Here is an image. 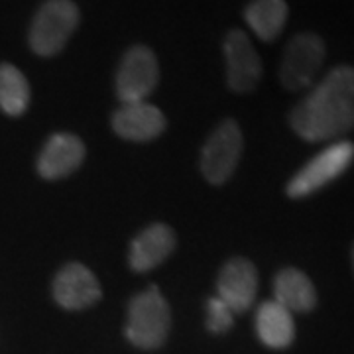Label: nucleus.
Listing matches in <instances>:
<instances>
[{"label":"nucleus","mask_w":354,"mask_h":354,"mask_svg":"<svg viewBox=\"0 0 354 354\" xmlns=\"http://www.w3.org/2000/svg\"><path fill=\"white\" fill-rule=\"evenodd\" d=\"M256 333L266 346L288 348L295 339L293 313L274 299L264 301L256 311Z\"/></svg>","instance_id":"obj_15"},{"label":"nucleus","mask_w":354,"mask_h":354,"mask_svg":"<svg viewBox=\"0 0 354 354\" xmlns=\"http://www.w3.org/2000/svg\"><path fill=\"white\" fill-rule=\"evenodd\" d=\"M234 323V311L228 307L218 295L211 297L207 301V327L211 333L221 335V333H227Z\"/></svg>","instance_id":"obj_18"},{"label":"nucleus","mask_w":354,"mask_h":354,"mask_svg":"<svg viewBox=\"0 0 354 354\" xmlns=\"http://www.w3.org/2000/svg\"><path fill=\"white\" fill-rule=\"evenodd\" d=\"M113 128L120 138L150 142L165 130V116L150 102H127L113 114Z\"/></svg>","instance_id":"obj_11"},{"label":"nucleus","mask_w":354,"mask_h":354,"mask_svg":"<svg viewBox=\"0 0 354 354\" xmlns=\"http://www.w3.org/2000/svg\"><path fill=\"white\" fill-rule=\"evenodd\" d=\"M288 14L286 0H252L244 10V20L262 41H272L281 34Z\"/></svg>","instance_id":"obj_16"},{"label":"nucleus","mask_w":354,"mask_h":354,"mask_svg":"<svg viewBox=\"0 0 354 354\" xmlns=\"http://www.w3.org/2000/svg\"><path fill=\"white\" fill-rule=\"evenodd\" d=\"M354 162V144L348 140H337L319 152L291 177L288 183V195L291 199H304L313 195L321 187L329 185L337 177L342 176Z\"/></svg>","instance_id":"obj_4"},{"label":"nucleus","mask_w":354,"mask_h":354,"mask_svg":"<svg viewBox=\"0 0 354 354\" xmlns=\"http://www.w3.org/2000/svg\"><path fill=\"white\" fill-rule=\"evenodd\" d=\"M79 8L73 0H46L32 20L28 41L39 57H53L67 46L79 26Z\"/></svg>","instance_id":"obj_3"},{"label":"nucleus","mask_w":354,"mask_h":354,"mask_svg":"<svg viewBox=\"0 0 354 354\" xmlns=\"http://www.w3.org/2000/svg\"><path fill=\"white\" fill-rule=\"evenodd\" d=\"M325 62V41L313 32H301L286 46L279 81L288 91H304L311 87Z\"/></svg>","instance_id":"obj_5"},{"label":"nucleus","mask_w":354,"mask_h":354,"mask_svg":"<svg viewBox=\"0 0 354 354\" xmlns=\"http://www.w3.org/2000/svg\"><path fill=\"white\" fill-rule=\"evenodd\" d=\"M53 297L69 311H81L101 299V286L95 274L83 264L64 266L53 279Z\"/></svg>","instance_id":"obj_9"},{"label":"nucleus","mask_w":354,"mask_h":354,"mask_svg":"<svg viewBox=\"0 0 354 354\" xmlns=\"http://www.w3.org/2000/svg\"><path fill=\"white\" fill-rule=\"evenodd\" d=\"M176 248V232L164 223L146 227L130 244L128 262L136 272H150L165 262Z\"/></svg>","instance_id":"obj_13"},{"label":"nucleus","mask_w":354,"mask_h":354,"mask_svg":"<svg viewBox=\"0 0 354 354\" xmlns=\"http://www.w3.org/2000/svg\"><path fill=\"white\" fill-rule=\"evenodd\" d=\"M160 81L158 57L146 46H134L124 53L116 71V95L127 102L146 101Z\"/></svg>","instance_id":"obj_6"},{"label":"nucleus","mask_w":354,"mask_h":354,"mask_svg":"<svg viewBox=\"0 0 354 354\" xmlns=\"http://www.w3.org/2000/svg\"><path fill=\"white\" fill-rule=\"evenodd\" d=\"M85 160V144L75 134H53L38 158V171L44 179L71 176Z\"/></svg>","instance_id":"obj_12"},{"label":"nucleus","mask_w":354,"mask_h":354,"mask_svg":"<svg viewBox=\"0 0 354 354\" xmlns=\"http://www.w3.org/2000/svg\"><path fill=\"white\" fill-rule=\"evenodd\" d=\"M30 106V85L26 75L12 64H0V111L22 116Z\"/></svg>","instance_id":"obj_17"},{"label":"nucleus","mask_w":354,"mask_h":354,"mask_svg":"<svg viewBox=\"0 0 354 354\" xmlns=\"http://www.w3.org/2000/svg\"><path fill=\"white\" fill-rule=\"evenodd\" d=\"M290 127L307 142L337 140L354 130V67L339 65L290 113Z\"/></svg>","instance_id":"obj_1"},{"label":"nucleus","mask_w":354,"mask_h":354,"mask_svg":"<svg viewBox=\"0 0 354 354\" xmlns=\"http://www.w3.org/2000/svg\"><path fill=\"white\" fill-rule=\"evenodd\" d=\"M242 156V130L234 120H225L205 142L201 171L207 181L221 185L234 174Z\"/></svg>","instance_id":"obj_7"},{"label":"nucleus","mask_w":354,"mask_h":354,"mask_svg":"<svg viewBox=\"0 0 354 354\" xmlns=\"http://www.w3.org/2000/svg\"><path fill=\"white\" fill-rule=\"evenodd\" d=\"M353 268H354V248H353Z\"/></svg>","instance_id":"obj_19"},{"label":"nucleus","mask_w":354,"mask_h":354,"mask_svg":"<svg viewBox=\"0 0 354 354\" xmlns=\"http://www.w3.org/2000/svg\"><path fill=\"white\" fill-rule=\"evenodd\" d=\"M274 301L291 313H307L317 305L315 286L301 270L283 268L274 278Z\"/></svg>","instance_id":"obj_14"},{"label":"nucleus","mask_w":354,"mask_h":354,"mask_svg":"<svg viewBox=\"0 0 354 354\" xmlns=\"http://www.w3.org/2000/svg\"><path fill=\"white\" fill-rule=\"evenodd\" d=\"M256 293H258V272L252 262L246 258L228 260L218 274L216 295L234 313H242L252 307L256 301Z\"/></svg>","instance_id":"obj_10"},{"label":"nucleus","mask_w":354,"mask_h":354,"mask_svg":"<svg viewBox=\"0 0 354 354\" xmlns=\"http://www.w3.org/2000/svg\"><path fill=\"white\" fill-rule=\"evenodd\" d=\"M171 327V309L156 286L140 291L128 304L124 335L134 346L153 351L162 346Z\"/></svg>","instance_id":"obj_2"},{"label":"nucleus","mask_w":354,"mask_h":354,"mask_svg":"<svg viewBox=\"0 0 354 354\" xmlns=\"http://www.w3.org/2000/svg\"><path fill=\"white\" fill-rule=\"evenodd\" d=\"M228 87L234 93H250L262 79V59L242 30H230L225 38Z\"/></svg>","instance_id":"obj_8"}]
</instances>
